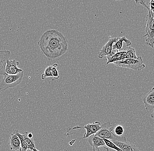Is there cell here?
Masks as SVG:
<instances>
[{"mask_svg":"<svg viewBox=\"0 0 154 151\" xmlns=\"http://www.w3.org/2000/svg\"><path fill=\"white\" fill-rule=\"evenodd\" d=\"M103 140L105 143L106 146H107L108 147L113 149V150H115L116 151H122L120 148L117 147L113 142H112L110 140L106 139H103Z\"/></svg>","mask_w":154,"mask_h":151,"instance_id":"21","label":"cell"},{"mask_svg":"<svg viewBox=\"0 0 154 151\" xmlns=\"http://www.w3.org/2000/svg\"><path fill=\"white\" fill-rule=\"evenodd\" d=\"M24 72L15 75H9L5 74L4 78L0 81V92L5 91L10 88L17 86L22 82Z\"/></svg>","mask_w":154,"mask_h":151,"instance_id":"2","label":"cell"},{"mask_svg":"<svg viewBox=\"0 0 154 151\" xmlns=\"http://www.w3.org/2000/svg\"><path fill=\"white\" fill-rule=\"evenodd\" d=\"M38 45L42 53L48 60L58 59L65 54L68 44L65 36L56 30H50L43 33Z\"/></svg>","mask_w":154,"mask_h":151,"instance_id":"1","label":"cell"},{"mask_svg":"<svg viewBox=\"0 0 154 151\" xmlns=\"http://www.w3.org/2000/svg\"><path fill=\"white\" fill-rule=\"evenodd\" d=\"M117 66L131 69L136 71H141L145 68V65L143 63V60L140 56L137 59H126L115 62L114 63Z\"/></svg>","mask_w":154,"mask_h":151,"instance_id":"4","label":"cell"},{"mask_svg":"<svg viewBox=\"0 0 154 151\" xmlns=\"http://www.w3.org/2000/svg\"><path fill=\"white\" fill-rule=\"evenodd\" d=\"M135 1L137 4H141V5L146 7L148 10H150L149 7L148 6L145 4V1Z\"/></svg>","mask_w":154,"mask_h":151,"instance_id":"23","label":"cell"},{"mask_svg":"<svg viewBox=\"0 0 154 151\" xmlns=\"http://www.w3.org/2000/svg\"><path fill=\"white\" fill-rule=\"evenodd\" d=\"M118 39V38H112L109 39L107 42L98 52V55L99 59H103L105 56H109L111 54L113 44L116 42Z\"/></svg>","mask_w":154,"mask_h":151,"instance_id":"8","label":"cell"},{"mask_svg":"<svg viewBox=\"0 0 154 151\" xmlns=\"http://www.w3.org/2000/svg\"><path fill=\"white\" fill-rule=\"evenodd\" d=\"M125 42L127 46H130L132 45V42L129 39H127L125 36H123L121 38H118V40L116 42L113 44L112 46V50L116 51H124L123 49V43Z\"/></svg>","mask_w":154,"mask_h":151,"instance_id":"14","label":"cell"},{"mask_svg":"<svg viewBox=\"0 0 154 151\" xmlns=\"http://www.w3.org/2000/svg\"><path fill=\"white\" fill-rule=\"evenodd\" d=\"M58 64L55 63L52 65L53 77L55 79H58L60 78V75L57 70Z\"/></svg>","mask_w":154,"mask_h":151,"instance_id":"22","label":"cell"},{"mask_svg":"<svg viewBox=\"0 0 154 151\" xmlns=\"http://www.w3.org/2000/svg\"><path fill=\"white\" fill-rule=\"evenodd\" d=\"M88 141L92 147V151H96L98 147L106 146L103 139L96 135H93L88 138Z\"/></svg>","mask_w":154,"mask_h":151,"instance_id":"13","label":"cell"},{"mask_svg":"<svg viewBox=\"0 0 154 151\" xmlns=\"http://www.w3.org/2000/svg\"><path fill=\"white\" fill-rule=\"evenodd\" d=\"M13 133L17 135L20 139V142H21V148H20V151H27L28 149L27 146L24 140L23 134L20 133L19 131L18 130L14 131Z\"/></svg>","mask_w":154,"mask_h":151,"instance_id":"18","label":"cell"},{"mask_svg":"<svg viewBox=\"0 0 154 151\" xmlns=\"http://www.w3.org/2000/svg\"><path fill=\"white\" fill-rule=\"evenodd\" d=\"M19 65V62L16 60H8L6 65L5 72L9 75H15L24 72L22 69L18 67Z\"/></svg>","mask_w":154,"mask_h":151,"instance_id":"6","label":"cell"},{"mask_svg":"<svg viewBox=\"0 0 154 151\" xmlns=\"http://www.w3.org/2000/svg\"><path fill=\"white\" fill-rule=\"evenodd\" d=\"M10 149L11 150H20L21 148V142L17 135L14 133L11 135L9 140Z\"/></svg>","mask_w":154,"mask_h":151,"instance_id":"15","label":"cell"},{"mask_svg":"<svg viewBox=\"0 0 154 151\" xmlns=\"http://www.w3.org/2000/svg\"><path fill=\"white\" fill-rule=\"evenodd\" d=\"M147 25L145 27V34L143 37H146L145 44L153 48L154 45V18L149 12L147 17Z\"/></svg>","mask_w":154,"mask_h":151,"instance_id":"5","label":"cell"},{"mask_svg":"<svg viewBox=\"0 0 154 151\" xmlns=\"http://www.w3.org/2000/svg\"><path fill=\"white\" fill-rule=\"evenodd\" d=\"M96 151H109V150L107 146H102L97 148Z\"/></svg>","mask_w":154,"mask_h":151,"instance_id":"24","label":"cell"},{"mask_svg":"<svg viewBox=\"0 0 154 151\" xmlns=\"http://www.w3.org/2000/svg\"><path fill=\"white\" fill-rule=\"evenodd\" d=\"M120 148L122 151H141L137 148L136 145L134 143L127 141L125 142L118 141H111Z\"/></svg>","mask_w":154,"mask_h":151,"instance_id":"11","label":"cell"},{"mask_svg":"<svg viewBox=\"0 0 154 151\" xmlns=\"http://www.w3.org/2000/svg\"><path fill=\"white\" fill-rule=\"evenodd\" d=\"M32 151H39V150H37V149H36V148H35V149H34L33 150H32Z\"/></svg>","mask_w":154,"mask_h":151,"instance_id":"26","label":"cell"},{"mask_svg":"<svg viewBox=\"0 0 154 151\" xmlns=\"http://www.w3.org/2000/svg\"><path fill=\"white\" fill-rule=\"evenodd\" d=\"M126 51H116L112 50L111 54L109 56H107V65L110 63H114L115 62L126 59Z\"/></svg>","mask_w":154,"mask_h":151,"instance_id":"10","label":"cell"},{"mask_svg":"<svg viewBox=\"0 0 154 151\" xmlns=\"http://www.w3.org/2000/svg\"><path fill=\"white\" fill-rule=\"evenodd\" d=\"M110 130L112 132L116 135L118 136H121L123 135L125 132V129L122 125H117L115 126L111 125L110 127Z\"/></svg>","mask_w":154,"mask_h":151,"instance_id":"17","label":"cell"},{"mask_svg":"<svg viewBox=\"0 0 154 151\" xmlns=\"http://www.w3.org/2000/svg\"><path fill=\"white\" fill-rule=\"evenodd\" d=\"M101 126L100 122L96 121L91 124H87L84 127H80L79 128H84L86 130L84 134L83 138H86L91 135H96L101 129Z\"/></svg>","mask_w":154,"mask_h":151,"instance_id":"7","label":"cell"},{"mask_svg":"<svg viewBox=\"0 0 154 151\" xmlns=\"http://www.w3.org/2000/svg\"><path fill=\"white\" fill-rule=\"evenodd\" d=\"M150 116H151V117L152 118H153V119H154V110L153 112L152 113V114H151V115H150Z\"/></svg>","mask_w":154,"mask_h":151,"instance_id":"25","label":"cell"},{"mask_svg":"<svg viewBox=\"0 0 154 151\" xmlns=\"http://www.w3.org/2000/svg\"><path fill=\"white\" fill-rule=\"evenodd\" d=\"M124 50L126 51L127 52L126 59H137V56L136 51L134 48L130 47H128L126 48Z\"/></svg>","mask_w":154,"mask_h":151,"instance_id":"19","label":"cell"},{"mask_svg":"<svg viewBox=\"0 0 154 151\" xmlns=\"http://www.w3.org/2000/svg\"><path fill=\"white\" fill-rule=\"evenodd\" d=\"M143 103L147 111L154 109V87L143 98Z\"/></svg>","mask_w":154,"mask_h":151,"instance_id":"9","label":"cell"},{"mask_svg":"<svg viewBox=\"0 0 154 151\" xmlns=\"http://www.w3.org/2000/svg\"><path fill=\"white\" fill-rule=\"evenodd\" d=\"M111 125L109 122L104 123L102 125L101 129L96 134V135L103 139H108L110 141L115 140L122 142H125L127 141L126 137L118 136L114 134L111 131Z\"/></svg>","mask_w":154,"mask_h":151,"instance_id":"3","label":"cell"},{"mask_svg":"<svg viewBox=\"0 0 154 151\" xmlns=\"http://www.w3.org/2000/svg\"><path fill=\"white\" fill-rule=\"evenodd\" d=\"M10 51L8 50H0V75H4L7 62L10 57Z\"/></svg>","mask_w":154,"mask_h":151,"instance_id":"12","label":"cell"},{"mask_svg":"<svg viewBox=\"0 0 154 151\" xmlns=\"http://www.w3.org/2000/svg\"><path fill=\"white\" fill-rule=\"evenodd\" d=\"M49 77H53L52 65H50L45 69L44 73L41 75L42 80H44L45 78Z\"/></svg>","mask_w":154,"mask_h":151,"instance_id":"20","label":"cell"},{"mask_svg":"<svg viewBox=\"0 0 154 151\" xmlns=\"http://www.w3.org/2000/svg\"><path fill=\"white\" fill-rule=\"evenodd\" d=\"M28 132H25L23 133V136L24 140L26 144L28 150H32L34 149L35 148V141L34 140L33 138H29L28 135Z\"/></svg>","mask_w":154,"mask_h":151,"instance_id":"16","label":"cell"}]
</instances>
